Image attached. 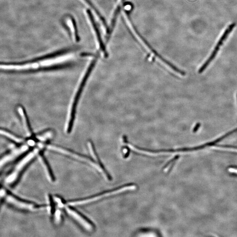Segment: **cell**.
<instances>
[{
	"instance_id": "4fadbf2b",
	"label": "cell",
	"mask_w": 237,
	"mask_h": 237,
	"mask_svg": "<svg viewBox=\"0 0 237 237\" xmlns=\"http://www.w3.org/2000/svg\"><path fill=\"white\" fill-rule=\"evenodd\" d=\"M1 134H2V136L8 139L11 142H13L16 145L23 144L26 142V138H22L18 135H16L5 129H1Z\"/></svg>"
},
{
	"instance_id": "ffe728a7",
	"label": "cell",
	"mask_w": 237,
	"mask_h": 237,
	"mask_svg": "<svg viewBox=\"0 0 237 237\" xmlns=\"http://www.w3.org/2000/svg\"><path fill=\"white\" fill-rule=\"evenodd\" d=\"M228 170H229V172L234 173V174H236L237 175V167H231V168H229Z\"/></svg>"
},
{
	"instance_id": "6da1fadb",
	"label": "cell",
	"mask_w": 237,
	"mask_h": 237,
	"mask_svg": "<svg viewBox=\"0 0 237 237\" xmlns=\"http://www.w3.org/2000/svg\"><path fill=\"white\" fill-rule=\"evenodd\" d=\"M98 58V56L97 55L91 62L89 65L83 72V74L81 76L78 81V84L72 95L69 107L65 125L66 132L68 134L71 133L73 129L76 117L77 107L80 102L81 95L83 94L87 81L95 66L97 61Z\"/></svg>"
},
{
	"instance_id": "3957f363",
	"label": "cell",
	"mask_w": 237,
	"mask_h": 237,
	"mask_svg": "<svg viewBox=\"0 0 237 237\" xmlns=\"http://www.w3.org/2000/svg\"><path fill=\"white\" fill-rule=\"evenodd\" d=\"M1 199L10 206L20 210L27 212L36 211L45 207L44 205H38L28 200L19 198L10 192L5 188L2 187L1 191Z\"/></svg>"
},
{
	"instance_id": "9a60e30c",
	"label": "cell",
	"mask_w": 237,
	"mask_h": 237,
	"mask_svg": "<svg viewBox=\"0 0 237 237\" xmlns=\"http://www.w3.org/2000/svg\"><path fill=\"white\" fill-rule=\"evenodd\" d=\"M61 209L57 207L52 218L53 223L57 225H60L63 221V214Z\"/></svg>"
},
{
	"instance_id": "e0dca14e",
	"label": "cell",
	"mask_w": 237,
	"mask_h": 237,
	"mask_svg": "<svg viewBox=\"0 0 237 237\" xmlns=\"http://www.w3.org/2000/svg\"><path fill=\"white\" fill-rule=\"evenodd\" d=\"M120 6H118L117 7L116 11H115V12H114V17H113V20H112V23H111V28L110 29V33H109V35L111 34L112 33H113L114 27H115V25H116L117 18L118 16L119 13H120Z\"/></svg>"
},
{
	"instance_id": "ac0fdd59",
	"label": "cell",
	"mask_w": 237,
	"mask_h": 237,
	"mask_svg": "<svg viewBox=\"0 0 237 237\" xmlns=\"http://www.w3.org/2000/svg\"><path fill=\"white\" fill-rule=\"evenodd\" d=\"M178 158L179 156L177 155V156L175 157L172 159L170 161L168 162L167 164L164 166V168H163V171L165 172H168L169 170L172 168L173 165L175 164V162L176 160Z\"/></svg>"
},
{
	"instance_id": "5bb4252c",
	"label": "cell",
	"mask_w": 237,
	"mask_h": 237,
	"mask_svg": "<svg viewBox=\"0 0 237 237\" xmlns=\"http://www.w3.org/2000/svg\"><path fill=\"white\" fill-rule=\"evenodd\" d=\"M40 159V162L42 163V166H43V168L45 170V173L46 174V175L48 180L53 183L56 181V178H55V176H54V174H53V171L51 166L49 165L48 161L46 159V158L44 156V155L43 154V151L40 152V153L38 155Z\"/></svg>"
},
{
	"instance_id": "7a4b0ae2",
	"label": "cell",
	"mask_w": 237,
	"mask_h": 237,
	"mask_svg": "<svg viewBox=\"0 0 237 237\" xmlns=\"http://www.w3.org/2000/svg\"><path fill=\"white\" fill-rule=\"evenodd\" d=\"M44 148L42 146L37 145L23 155L21 159L14 166L12 170L10 171L5 179L7 184L14 185L18 182L21 175L24 173L27 166L34 161V159L39 155L40 152L43 151Z\"/></svg>"
},
{
	"instance_id": "7402d4cb",
	"label": "cell",
	"mask_w": 237,
	"mask_h": 237,
	"mask_svg": "<svg viewBox=\"0 0 237 237\" xmlns=\"http://www.w3.org/2000/svg\"></svg>"
},
{
	"instance_id": "44dd1931",
	"label": "cell",
	"mask_w": 237,
	"mask_h": 237,
	"mask_svg": "<svg viewBox=\"0 0 237 237\" xmlns=\"http://www.w3.org/2000/svg\"><path fill=\"white\" fill-rule=\"evenodd\" d=\"M123 1H125V0H122Z\"/></svg>"
},
{
	"instance_id": "8fae6325",
	"label": "cell",
	"mask_w": 237,
	"mask_h": 237,
	"mask_svg": "<svg viewBox=\"0 0 237 237\" xmlns=\"http://www.w3.org/2000/svg\"><path fill=\"white\" fill-rule=\"evenodd\" d=\"M87 144H88V148L89 151L90 152L91 156H92V158L99 165L101 169V173H102L103 175L106 177L107 180L109 181H112V177L109 175L108 171L104 167V165L101 161L96 151L94 145L92 142L91 141H88L87 142Z\"/></svg>"
},
{
	"instance_id": "ba28073f",
	"label": "cell",
	"mask_w": 237,
	"mask_h": 237,
	"mask_svg": "<svg viewBox=\"0 0 237 237\" xmlns=\"http://www.w3.org/2000/svg\"><path fill=\"white\" fill-rule=\"evenodd\" d=\"M125 11L126 13L127 14V17H128L129 20L130 21L131 25H132V27H133V28L134 29L135 32L137 34V35H138V36L142 40V41L144 42V43L146 44V45L147 47H149V49L152 51V52L157 57H158L160 60H161L164 63L166 64L167 66L171 68V69H173L174 71H175L176 72L181 74V75H183V76H184V75H185V72H184V71L181 70L179 69L178 68V67H177L174 66V65H173V64L171 63L170 62L168 61L167 60H166V59H164V58H163L161 56H160V55H159V54L151 46V45L149 43V42L147 41L144 38V37H143L142 36V35L140 33V32H139V31H138V29H137L136 27H135L134 24H133V21L131 20V17H130V12H128V11Z\"/></svg>"
},
{
	"instance_id": "9c48e42d",
	"label": "cell",
	"mask_w": 237,
	"mask_h": 237,
	"mask_svg": "<svg viewBox=\"0 0 237 237\" xmlns=\"http://www.w3.org/2000/svg\"><path fill=\"white\" fill-rule=\"evenodd\" d=\"M235 26L236 24L235 23H234L231 24V25H229V27L227 28V29H226L225 31L224 32V33L223 34V35L222 36L221 38H220V39L219 40L218 43H217V44H216L214 50H213V52L212 53L211 56L209 57V59L206 61L205 63H204L202 67L199 69V74L202 73V72L206 69L207 67L208 66L209 64H210V63L213 60V59L215 58L216 56L217 53H218L220 46H222L223 42L226 40V39L228 37V36L229 35V34L231 33V32L233 30V29L235 28Z\"/></svg>"
},
{
	"instance_id": "5b68a950",
	"label": "cell",
	"mask_w": 237,
	"mask_h": 237,
	"mask_svg": "<svg viewBox=\"0 0 237 237\" xmlns=\"http://www.w3.org/2000/svg\"><path fill=\"white\" fill-rule=\"evenodd\" d=\"M45 149L50 151L59 154L72 159H75L80 162L88 164L90 166H93L96 169L101 173V169L99 165L92 158L86 156L84 155L81 154L64 147L57 146L56 145H54L50 143H47L46 145Z\"/></svg>"
},
{
	"instance_id": "7c38bea8",
	"label": "cell",
	"mask_w": 237,
	"mask_h": 237,
	"mask_svg": "<svg viewBox=\"0 0 237 237\" xmlns=\"http://www.w3.org/2000/svg\"><path fill=\"white\" fill-rule=\"evenodd\" d=\"M87 12L88 14L89 19H90L91 22L95 31L96 33L98 41L99 42V46L101 49L104 53V57L105 58H107L108 57V54L107 53V51H106V47H105V45H104V42H103V40H102V38H101L99 29H98L96 24L94 18L93 16V14L90 10H87Z\"/></svg>"
},
{
	"instance_id": "30bf717a",
	"label": "cell",
	"mask_w": 237,
	"mask_h": 237,
	"mask_svg": "<svg viewBox=\"0 0 237 237\" xmlns=\"http://www.w3.org/2000/svg\"><path fill=\"white\" fill-rule=\"evenodd\" d=\"M16 111L19 115L22 126L25 133L27 134V137L33 136L35 133H34L33 131L27 114L24 106L20 104L17 105L16 107Z\"/></svg>"
},
{
	"instance_id": "52a82bcc",
	"label": "cell",
	"mask_w": 237,
	"mask_h": 237,
	"mask_svg": "<svg viewBox=\"0 0 237 237\" xmlns=\"http://www.w3.org/2000/svg\"><path fill=\"white\" fill-rule=\"evenodd\" d=\"M32 149L28 144L26 138V142L24 143L16 145V147L7 152L1 157L0 162L1 168L14 161L19 157L23 156Z\"/></svg>"
},
{
	"instance_id": "2e32d148",
	"label": "cell",
	"mask_w": 237,
	"mask_h": 237,
	"mask_svg": "<svg viewBox=\"0 0 237 237\" xmlns=\"http://www.w3.org/2000/svg\"><path fill=\"white\" fill-rule=\"evenodd\" d=\"M85 1L91 7L94 9V10L95 11L96 13L98 15L100 19H101V21H102V23H103V25H104V27H105V28L106 29L107 33L108 34H109V32H110V29H109L108 25H107V23H106V20H105V19H104V17H103V16L101 14L99 11H98V10L95 7L94 5L92 3L90 0H85Z\"/></svg>"
},
{
	"instance_id": "277c9868",
	"label": "cell",
	"mask_w": 237,
	"mask_h": 237,
	"mask_svg": "<svg viewBox=\"0 0 237 237\" xmlns=\"http://www.w3.org/2000/svg\"><path fill=\"white\" fill-rule=\"evenodd\" d=\"M137 185L134 184H129L114 189L109 190L92 196H89L87 198L69 200L68 202H66V204L73 207L76 206H83L86 204L93 203L100 199H102L103 198L113 194H118L127 191L134 190L137 189Z\"/></svg>"
},
{
	"instance_id": "8992f818",
	"label": "cell",
	"mask_w": 237,
	"mask_h": 237,
	"mask_svg": "<svg viewBox=\"0 0 237 237\" xmlns=\"http://www.w3.org/2000/svg\"><path fill=\"white\" fill-rule=\"evenodd\" d=\"M64 210L68 215L80 226L83 230L88 232H92L95 229V226L91 221L85 216L77 210L74 207L66 204Z\"/></svg>"
},
{
	"instance_id": "d6986e66",
	"label": "cell",
	"mask_w": 237,
	"mask_h": 237,
	"mask_svg": "<svg viewBox=\"0 0 237 237\" xmlns=\"http://www.w3.org/2000/svg\"><path fill=\"white\" fill-rule=\"evenodd\" d=\"M200 126H201V123H196L193 130V133H196L198 131V130L199 129Z\"/></svg>"
}]
</instances>
